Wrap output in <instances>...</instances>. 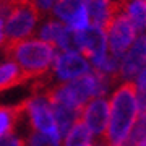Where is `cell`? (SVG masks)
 <instances>
[{"instance_id": "obj_15", "label": "cell", "mask_w": 146, "mask_h": 146, "mask_svg": "<svg viewBox=\"0 0 146 146\" xmlns=\"http://www.w3.org/2000/svg\"><path fill=\"white\" fill-rule=\"evenodd\" d=\"M21 117H23L21 106H18V107L0 106V138L16 133V127L20 123Z\"/></svg>"}, {"instance_id": "obj_23", "label": "cell", "mask_w": 146, "mask_h": 146, "mask_svg": "<svg viewBox=\"0 0 146 146\" xmlns=\"http://www.w3.org/2000/svg\"><path fill=\"white\" fill-rule=\"evenodd\" d=\"M0 47H7V34H5V20L0 18Z\"/></svg>"}, {"instance_id": "obj_4", "label": "cell", "mask_w": 146, "mask_h": 146, "mask_svg": "<svg viewBox=\"0 0 146 146\" xmlns=\"http://www.w3.org/2000/svg\"><path fill=\"white\" fill-rule=\"evenodd\" d=\"M23 117L26 119L28 127L31 131H37L42 135H49L62 140V133L58 130L54 102L46 89H39L34 96L21 104Z\"/></svg>"}, {"instance_id": "obj_12", "label": "cell", "mask_w": 146, "mask_h": 146, "mask_svg": "<svg viewBox=\"0 0 146 146\" xmlns=\"http://www.w3.org/2000/svg\"><path fill=\"white\" fill-rule=\"evenodd\" d=\"M123 11L138 34H146V0H125Z\"/></svg>"}, {"instance_id": "obj_9", "label": "cell", "mask_w": 146, "mask_h": 146, "mask_svg": "<svg viewBox=\"0 0 146 146\" xmlns=\"http://www.w3.org/2000/svg\"><path fill=\"white\" fill-rule=\"evenodd\" d=\"M110 119V102L109 98H96L89 101L81 109L80 120L88 127L94 138H104Z\"/></svg>"}, {"instance_id": "obj_11", "label": "cell", "mask_w": 146, "mask_h": 146, "mask_svg": "<svg viewBox=\"0 0 146 146\" xmlns=\"http://www.w3.org/2000/svg\"><path fill=\"white\" fill-rule=\"evenodd\" d=\"M125 0H88L86 8L89 13L91 25L104 28L110 23L114 15L123 7Z\"/></svg>"}, {"instance_id": "obj_1", "label": "cell", "mask_w": 146, "mask_h": 146, "mask_svg": "<svg viewBox=\"0 0 146 146\" xmlns=\"http://www.w3.org/2000/svg\"><path fill=\"white\" fill-rule=\"evenodd\" d=\"M110 119L104 143L107 146H128V140L140 119L138 91L130 81H120L109 96Z\"/></svg>"}, {"instance_id": "obj_25", "label": "cell", "mask_w": 146, "mask_h": 146, "mask_svg": "<svg viewBox=\"0 0 146 146\" xmlns=\"http://www.w3.org/2000/svg\"><path fill=\"white\" fill-rule=\"evenodd\" d=\"M89 146H107V145H106V143H96V141H94V143H91Z\"/></svg>"}, {"instance_id": "obj_21", "label": "cell", "mask_w": 146, "mask_h": 146, "mask_svg": "<svg viewBox=\"0 0 146 146\" xmlns=\"http://www.w3.org/2000/svg\"><path fill=\"white\" fill-rule=\"evenodd\" d=\"M0 146H26V141H25V136H21L16 131V133H11L8 136H2Z\"/></svg>"}, {"instance_id": "obj_10", "label": "cell", "mask_w": 146, "mask_h": 146, "mask_svg": "<svg viewBox=\"0 0 146 146\" xmlns=\"http://www.w3.org/2000/svg\"><path fill=\"white\" fill-rule=\"evenodd\" d=\"M76 47L78 52L89 58V62H94L98 58L109 54V44H107V34L104 28L91 26L81 33H76Z\"/></svg>"}, {"instance_id": "obj_5", "label": "cell", "mask_w": 146, "mask_h": 146, "mask_svg": "<svg viewBox=\"0 0 146 146\" xmlns=\"http://www.w3.org/2000/svg\"><path fill=\"white\" fill-rule=\"evenodd\" d=\"M39 15L41 13L34 8L33 3H29L28 0H20L10 13V16L5 20L7 46L33 37L34 31L37 29Z\"/></svg>"}, {"instance_id": "obj_19", "label": "cell", "mask_w": 146, "mask_h": 146, "mask_svg": "<svg viewBox=\"0 0 146 146\" xmlns=\"http://www.w3.org/2000/svg\"><path fill=\"white\" fill-rule=\"evenodd\" d=\"M128 146H146V114H141L131 131Z\"/></svg>"}, {"instance_id": "obj_22", "label": "cell", "mask_w": 146, "mask_h": 146, "mask_svg": "<svg viewBox=\"0 0 146 146\" xmlns=\"http://www.w3.org/2000/svg\"><path fill=\"white\" fill-rule=\"evenodd\" d=\"M131 83H133V86L136 88L138 93H145L146 94V65L140 70V73L136 75V78L133 80Z\"/></svg>"}, {"instance_id": "obj_3", "label": "cell", "mask_w": 146, "mask_h": 146, "mask_svg": "<svg viewBox=\"0 0 146 146\" xmlns=\"http://www.w3.org/2000/svg\"><path fill=\"white\" fill-rule=\"evenodd\" d=\"M7 55L21 68L26 80L46 78L52 70L58 50L52 44L39 37H29L21 42L7 46Z\"/></svg>"}, {"instance_id": "obj_14", "label": "cell", "mask_w": 146, "mask_h": 146, "mask_svg": "<svg viewBox=\"0 0 146 146\" xmlns=\"http://www.w3.org/2000/svg\"><path fill=\"white\" fill-rule=\"evenodd\" d=\"M91 143H94V136L81 120L76 122L62 138L63 146H89Z\"/></svg>"}, {"instance_id": "obj_20", "label": "cell", "mask_w": 146, "mask_h": 146, "mask_svg": "<svg viewBox=\"0 0 146 146\" xmlns=\"http://www.w3.org/2000/svg\"><path fill=\"white\" fill-rule=\"evenodd\" d=\"M28 2L33 3L34 8H36L39 13H49V11H52L54 8H55V5L60 3L62 0H28Z\"/></svg>"}, {"instance_id": "obj_7", "label": "cell", "mask_w": 146, "mask_h": 146, "mask_svg": "<svg viewBox=\"0 0 146 146\" xmlns=\"http://www.w3.org/2000/svg\"><path fill=\"white\" fill-rule=\"evenodd\" d=\"M107 34V44H109V52L117 58H122L133 44L138 39V31L135 29L133 23L128 20V16L123 11V7L120 8L110 20V23L106 26Z\"/></svg>"}, {"instance_id": "obj_17", "label": "cell", "mask_w": 146, "mask_h": 146, "mask_svg": "<svg viewBox=\"0 0 146 146\" xmlns=\"http://www.w3.org/2000/svg\"><path fill=\"white\" fill-rule=\"evenodd\" d=\"M88 0H62L60 3L55 5V8L52 10V15L55 20L62 21L67 25L68 21L72 20V16L81 8L83 5H86Z\"/></svg>"}, {"instance_id": "obj_6", "label": "cell", "mask_w": 146, "mask_h": 146, "mask_svg": "<svg viewBox=\"0 0 146 146\" xmlns=\"http://www.w3.org/2000/svg\"><path fill=\"white\" fill-rule=\"evenodd\" d=\"M91 72H93V67L86 55H83L78 50H67V52L57 54L52 70L47 76L54 86V84L72 83Z\"/></svg>"}, {"instance_id": "obj_13", "label": "cell", "mask_w": 146, "mask_h": 146, "mask_svg": "<svg viewBox=\"0 0 146 146\" xmlns=\"http://www.w3.org/2000/svg\"><path fill=\"white\" fill-rule=\"evenodd\" d=\"M25 80H26L25 73L21 72V68L13 60L7 58L3 62H0V91L16 86L23 83Z\"/></svg>"}, {"instance_id": "obj_2", "label": "cell", "mask_w": 146, "mask_h": 146, "mask_svg": "<svg viewBox=\"0 0 146 146\" xmlns=\"http://www.w3.org/2000/svg\"><path fill=\"white\" fill-rule=\"evenodd\" d=\"M114 81L115 80L107 78L93 70L91 73L75 80L72 83L54 84L46 91L49 93L54 104L81 110L89 101L96 99V98H109V94L114 91L112 89Z\"/></svg>"}, {"instance_id": "obj_24", "label": "cell", "mask_w": 146, "mask_h": 146, "mask_svg": "<svg viewBox=\"0 0 146 146\" xmlns=\"http://www.w3.org/2000/svg\"><path fill=\"white\" fill-rule=\"evenodd\" d=\"M138 41H140L141 47H143V50H145V55H146V34H140V36H138Z\"/></svg>"}, {"instance_id": "obj_8", "label": "cell", "mask_w": 146, "mask_h": 146, "mask_svg": "<svg viewBox=\"0 0 146 146\" xmlns=\"http://www.w3.org/2000/svg\"><path fill=\"white\" fill-rule=\"evenodd\" d=\"M37 37L49 42V44H52L58 52L78 50V47H76V33L70 29L65 23L55 20V18L46 20L37 28Z\"/></svg>"}, {"instance_id": "obj_16", "label": "cell", "mask_w": 146, "mask_h": 146, "mask_svg": "<svg viewBox=\"0 0 146 146\" xmlns=\"http://www.w3.org/2000/svg\"><path fill=\"white\" fill-rule=\"evenodd\" d=\"M54 112H55V120H57L58 130L62 133V138L76 122H80V115H81V110L60 104H54Z\"/></svg>"}, {"instance_id": "obj_18", "label": "cell", "mask_w": 146, "mask_h": 146, "mask_svg": "<svg viewBox=\"0 0 146 146\" xmlns=\"http://www.w3.org/2000/svg\"><path fill=\"white\" fill-rule=\"evenodd\" d=\"M25 141H26V146H63L62 140H58V138L42 135V133L31 131V130L25 136Z\"/></svg>"}]
</instances>
